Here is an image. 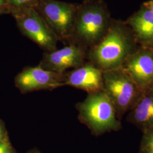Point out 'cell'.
<instances>
[{"label":"cell","mask_w":153,"mask_h":153,"mask_svg":"<svg viewBox=\"0 0 153 153\" xmlns=\"http://www.w3.org/2000/svg\"><path fill=\"white\" fill-rule=\"evenodd\" d=\"M142 90L153 81V48L140 47L121 67Z\"/></svg>","instance_id":"9c48e42d"},{"label":"cell","mask_w":153,"mask_h":153,"mask_svg":"<svg viewBox=\"0 0 153 153\" xmlns=\"http://www.w3.org/2000/svg\"><path fill=\"white\" fill-rule=\"evenodd\" d=\"M79 4L58 0H38L35 9L59 41L68 44Z\"/></svg>","instance_id":"5b68a950"},{"label":"cell","mask_w":153,"mask_h":153,"mask_svg":"<svg viewBox=\"0 0 153 153\" xmlns=\"http://www.w3.org/2000/svg\"><path fill=\"white\" fill-rule=\"evenodd\" d=\"M128 120L142 131L153 128V92L149 88L142 91L129 111Z\"/></svg>","instance_id":"7c38bea8"},{"label":"cell","mask_w":153,"mask_h":153,"mask_svg":"<svg viewBox=\"0 0 153 153\" xmlns=\"http://www.w3.org/2000/svg\"><path fill=\"white\" fill-rule=\"evenodd\" d=\"M64 85L83 90L88 94L103 91V72L90 62L64 76Z\"/></svg>","instance_id":"30bf717a"},{"label":"cell","mask_w":153,"mask_h":153,"mask_svg":"<svg viewBox=\"0 0 153 153\" xmlns=\"http://www.w3.org/2000/svg\"><path fill=\"white\" fill-rule=\"evenodd\" d=\"M38 0H6L9 14L11 16L28 8H35Z\"/></svg>","instance_id":"4fadbf2b"},{"label":"cell","mask_w":153,"mask_h":153,"mask_svg":"<svg viewBox=\"0 0 153 153\" xmlns=\"http://www.w3.org/2000/svg\"><path fill=\"white\" fill-rule=\"evenodd\" d=\"M0 153H16L7 140L0 142Z\"/></svg>","instance_id":"9a60e30c"},{"label":"cell","mask_w":153,"mask_h":153,"mask_svg":"<svg viewBox=\"0 0 153 153\" xmlns=\"http://www.w3.org/2000/svg\"><path fill=\"white\" fill-rule=\"evenodd\" d=\"M12 16L20 32L25 36L47 52L56 49L58 39L35 8L24 9Z\"/></svg>","instance_id":"8992f818"},{"label":"cell","mask_w":153,"mask_h":153,"mask_svg":"<svg viewBox=\"0 0 153 153\" xmlns=\"http://www.w3.org/2000/svg\"><path fill=\"white\" fill-rule=\"evenodd\" d=\"M86 56V49L69 44L61 49L45 53L39 65L49 71L63 74L69 69H76L84 64Z\"/></svg>","instance_id":"ba28073f"},{"label":"cell","mask_w":153,"mask_h":153,"mask_svg":"<svg viewBox=\"0 0 153 153\" xmlns=\"http://www.w3.org/2000/svg\"><path fill=\"white\" fill-rule=\"evenodd\" d=\"M64 74L43 69L39 65L25 68L16 78V86L23 93L53 89L64 86Z\"/></svg>","instance_id":"52a82bcc"},{"label":"cell","mask_w":153,"mask_h":153,"mask_svg":"<svg viewBox=\"0 0 153 153\" xmlns=\"http://www.w3.org/2000/svg\"><path fill=\"white\" fill-rule=\"evenodd\" d=\"M0 7L6 10L8 12V10L7 8V5H6V0H0ZM9 14V12H8Z\"/></svg>","instance_id":"ac0fdd59"},{"label":"cell","mask_w":153,"mask_h":153,"mask_svg":"<svg viewBox=\"0 0 153 153\" xmlns=\"http://www.w3.org/2000/svg\"><path fill=\"white\" fill-rule=\"evenodd\" d=\"M88 1V0H83V1Z\"/></svg>","instance_id":"7402d4cb"},{"label":"cell","mask_w":153,"mask_h":153,"mask_svg":"<svg viewBox=\"0 0 153 153\" xmlns=\"http://www.w3.org/2000/svg\"></svg>","instance_id":"603a6c76"},{"label":"cell","mask_w":153,"mask_h":153,"mask_svg":"<svg viewBox=\"0 0 153 153\" xmlns=\"http://www.w3.org/2000/svg\"><path fill=\"white\" fill-rule=\"evenodd\" d=\"M103 91L115 107L121 120L140 98L143 90L122 68L103 72Z\"/></svg>","instance_id":"277c9868"},{"label":"cell","mask_w":153,"mask_h":153,"mask_svg":"<svg viewBox=\"0 0 153 153\" xmlns=\"http://www.w3.org/2000/svg\"><path fill=\"white\" fill-rule=\"evenodd\" d=\"M4 14H8V12L5 9L0 7V16Z\"/></svg>","instance_id":"d6986e66"},{"label":"cell","mask_w":153,"mask_h":153,"mask_svg":"<svg viewBox=\"0 0 153 153\" xmlns=\"http://www.w3.org/2000/svg\"><path fill=\"white\" fill-rule=\"evenodd\" d=\"M112 20L104 0L83 1L79 4L68 44L91 48L104 37Z\"/></svg>","instance_id":"7a4b0ae2"},{"label":"cell","mask_w":153,"mask_h":153,"mask_svg":"<svg viewBox=\"0 0 153 153\" xmlns=\"http://www.w3.org/2000/svg\"><path fill=\"white\" fill-rule=\"evenodd\" d=\"M143 5L146 6V7H148L149 9H150V10L153 12V0H150V1H148L147 2H145Z\"/></svg>","instance_id":"e0dca14e"},{"label":"cell","mask_w":153,"mask_h":153,"mask_svg":"<svg viewBox=\"0 0 153 153\" xmlns=\"http://www.w3.org/2000/svg\"><path fill=\"white\" fill-rule=\"evenodd\" d=\"M137 44L129 26L113 19L104 37L89 49L88 59L102 72L117 69L138 49Z\"/></svg>","instance_id":"6da1fadb"},{"label":"cell","mask_w":153,"mask_h":153,"mask_svg":"<svg viewBox=\"0 0 153 153\" xmlns=\"http://www.w3.org/2000/svg\"><path fill=\"white\" fill-rule=\"evenodd\" d=\"M142 132L140 153H153V128Z\"/></svg>","instance_id":"5bb4252c"},{"label":"cell","mask_w":153,"mask_h":153,"mask_svg":"<svg viewBox=\"0 0 153 153\" xmlns=\"http://www.w3.org/2000/svg\"><path fill=\"white\" fill-rule=\"evenodd\" d=\"M40 153L39 152H32V153Z\"/></svg>","instance_id":"44dd1931"},{"label":"cell","mask_w":153,"mask_h":153,"mask_svg":"<svg viewBox=\"0 0 153 153\" xmlns=\"http://www.w3.org/2000/svg\"><path fill=\"white\" fill-rule=\"evenodd\" d=\"M6 140H7V137H6L5 131L4 129V128L0 123V142L5 141Z\"/></svg>","instance_id":"2e32d148"},{"label":"cell","mask_w":153,"mask_h":153,"mask_svg":"<svg viewBox=\"0 0 153 153\" xmlns=\"http://www.w3.org/2000/svg\"><path fill=\"white\" fill-rule=\"evenodd\" d=\"M79 119L94 135L118 131L122 128L115 107L104 91L90 94L77 105Z\"/></svg>","instance_id":"3957f363"},{"label":"cell","mask_w":153,"mask_h":153,"mask_svg":"<svg viewBox=\"0 0 153 153\" xmlns=\"http://www.w3.org/2000/svg\"><path fill=\"white\" fill-rule=\"evenodd\" d=\"M148 88H149L153 92V81L152 82V83L150 84V85L149 86V87Z\"/></svg>","instance_id":"ffe728a7"},{"label":"cell","mask_w":153,"mask_h":153,"mask_svg":"<svg viewBox=\"0 0 153 153\" xmlns=\"http://www.w3.org/2000/svg\"><path fill=\"white\" fill-rule=\"evenodd\" d=\"M130 28L137 44L153 48V12L142 5L140 9L128 19Z\"/></svg>","instance_id":"8fae6325"}]
</instances>
